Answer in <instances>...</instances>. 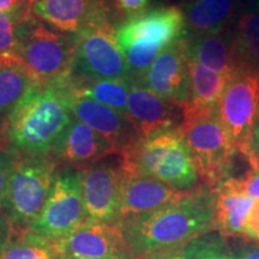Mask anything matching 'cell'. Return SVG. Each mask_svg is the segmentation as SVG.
Here are the masks:
<instances>
[{
  "mask_svg": "<svg viewBox=\"0 0 259 259\" xmlns=\"http://www.w3.org/2000/svg\"><path fill=\"white\" fill-rule=\"evenodd\" d=\"M213 190L200 185L179 202L116 222L130 259L176 250L215 231Z\"/></svg>",
  "mask_w": 259,
  "mask_h": 259,
  "instance_id": "6da1fadb",
  "label": "cell"
},
{
  "mask_svg": "<svg viewBox=\"0 0 259 259\" xmlns=\"http://www.w3.org/2000/svg\"><path fill=\"white\" fill-rule=\"evenodd\" d=\"M63 78L32 84L6 125L3 144L16 154L51 155L73 118Z\"/></svg>",
  "mask_w": 259,
  "mask_h": 259,
  "instance_id": "7a4b0ae2",
  "label": "cell"
},
{
  "mask_svg": "<svg viewBox=\"0 0 259 259\" xmlns=\"http://www.w3.org/2000/svg\"><path fill=\"white\" fill-rule=\"evenodd\" d=\"M199 180L209 189L231 178L238 145L220 118L218 107L184 105L180 125Z\"/></svg>",
  "mask_w": 259,
  "mask_h": 259,
  "instance_id": "3957f363",
  "label": "cell"
},
{
  "mask_svg": "<svg viewBox=\"0 0 259 259\" xmlns=\"http://www.w3.org/2000/svg\"><path fill=\"white\" fill-rule=\"evenodd\" d=\"M186 35L185 16L178 6L148 10L121 22L115 37L132 82L141 83L158 54Z\"/></svg>",
  "mask_w": 259,
  "mask_h": 259,
  "instance_id": "277c9868",
  "label": "cell"
},
{
  "mask_svg": "<svg viewBox=\"0 0 259 259\" xmlns=\"http://www.w3.org/2000/svg\"><path fill=\"white\" fill-rule=\"evenodd\" d=\"M119 156L125 174L154 178L180 191H192L200 186L180 128L139 138Z\"/></svg>",
  "mask_w": 259,
  "mask_h": 259,
  "instance_id": "5b68a950",
  "label": "cell"
},
{
  "mask_svg": "<svg viewBox=\"0 0 259 259\" xmlns=\"http://www.w3.org/2000/svg\"><path fill=\"white\" fill-rule=\"evenodd\" d=\"M18 56L34 83L46 85L63 78L72 65L76 36L28 16L16 25Z\"/></svg>",
  "mask_w": 259,
  "mask_h": 259,
  "instance_id": "8992f818",
  "label": "cell"
},
{
  "mask_svg": "<svg viewBox=\"0 0 259 259\" xmlns=\"http://www.w3.org/2000/svg\"><path fill=\"white\" fill-rule=\"evenodd\" d=\"M59 169L51 155L17 154L2 209L12 229H28L38 218Z\"/></svg>",
  "mask_w": 259,
  "mask_h": 259,
  "instance_id": "52a82bcc",
  "label": "cell"
},
{
  "mask_svg": "<svg viewBox=\"0 0 259 259\" xmlns=\"http://www.w3.org/2000/svg\"><path fill=\"white\" fill-rule=\"evenodd\" d=\"M118 15L102 17L76 34V48L70 74L83 79L131 80L128 67L116 42ZM132 82V80H131Z\"/></svg>",
  "mask_w": 259,
  "mask_h": 259,
  "instance_id": "ba28073f",
  "label": "cell"
},
{
  "mask_svg": "<svg viewBox=\"0 0 259 259\" xmlns=\"http://www.w3.org/2000/svg\"><path fill=\"white\" fill-rule=\"evenodd\" d=\"M85 219L80 170L60 168L44 209L28 229L56 242L70 234Z\"/></svg>",
  "mask_w": 259,
  "mask_h": 259,
  "instance_id": "9c48e42d",
  "label": "cell"
},
{
  "mask_svg": "<svg viewBox=\"0 0 259 259\" xmlns=\"http://www.w3.org/2000/svg\"><path fill=\"white\" fill-rule=\"evenodd\" d=\"M219 113L238 149L251 141L259 120V70L236 67L219 102Z\"/></svg>",
  "mask_w": 259,
  "mask_h": 259,
  "instance_id": "30bf717a",
  "label": "cell"
},
{
  "mask_svg": "<svg viewBox=\"0 0 259 259\" xmlns=\"http://www.w3.org/2000/svg\"><path fill=\"white\" fill-rule=\"evenodd\" d=\"M108 157L80 169L85 216L99 222L116 221L124 177L120 156Z\"/></svg>",
  "mask_w": 259,
  "mask_h": 259,
  "instance_id": "8fae6325",
  "label": "cell"
},
{
  "mask_svg": "<svg viewBox=\"0 0 259 259\" xmlns=\"http://www.w3.org/2000/svg\"><path fill=\"white\" fill-rule=\"evenodd\" d=\"M59 259L87 257L130 259L125 236L116 222H99L85 219L70 234L53 242Z\"/></svg>",
  "mask_w": 259,
  "mask_h": 259,
  "instance_id": "7c38bea8",
  "label": "cell"
},
{
  "mask_svg": "<svg viewBox=\"0 0 259 259\" xmlns=\"http://www.w3.org/2000/svg\"><path fill=\"white\" fill-rule=\"evenodd\" d=\"M187 35L158 54L139 84L167 101L190 102Z\"/></svg>",
  "mask_w": 259,
  "mask_h": 259,
  "instance_id": "4fadbf2b",
  "label": "cell"
},
{
  "mask_svg": "<svg viewBox=\"0 0 259 259\" xmlns=\"http://www.w3.org/2000/svg\"><path fill=\"white\" fill-rule=\"evenodd\" d=\"M126 116L139 138H147L179 128L184 116V105L161 99L142 84L132 82Z\"/></svg>",
  "mask_w": 259,
  "mask_h": 259,
  "instance_id": "5bb4252c",
  "label": "cell"
},
{
  "mask_svg": "<svg viewBox=\"0 0 259 259\" xmlns=\"http://www.w3.org/2000/svg\"><path fill=\"white\" fill-rule=\"evenodd\" d=\"M65 88L71 113L101 135L112 145L116 155L122 154L138 141V134L125 115L88 97L70 93L66 84Z\"/></svg>",
  "mask_w": 259,
  "mask_h": 259,
  "instance_id": "9a60e30c",
  "label": "cell"
},
{
  "mask_svg": "<svg viewBox=\"0 0 259 259\" xmlns=\"http://www.w3.org/2000/svg\"><path fill=\"white\" fill-rule=\"evenodd\" d=\"M112 155H116L112 145L74 115L51 153L60 168H73L77 170Z\"/></svg>",
  "mask_w": 259,
  "mask_h": 259,
  "instance_id": "2e32d148",
  "label": "cell"
},
{
  "mask_svg": "<svg viewBox=\"0 0 259 259\" xmlns=\"http://www.w3.org/2000/svg\"><path fill=\"white\" fill-rule=\"evenodd\" d=\"M190 192L191 191L174 189L154 178L124 173L115 222L155 211L168 204L179 202Z\"/></svg>",
  "mask_w": 259,
  "mask_h": 259,
  "instance_id": "e0dca14e",
  "label": "cell"
},
{
  "mask_svg": "<svg viewBox=\"0 0 259 259\" xmlns=\"http://www.w3.org/2000/svg\"><path fill=\"white\" fill-rule=\"evenodd\" d=\"M111 0H34L32 15L52 27L76 35L90 23L115 15ZM118 15V14H116Z\"/></svg>",
  "mask_w": 259,
  "mask_h": 259,
  "instance_id": "ac0fdd59",
  "label": "cell"
},
{
  "mask_svg": "<svg viewBox=\"0 0 259 259\" xmlns=\"http://www.w3.org/2000/svg\"><path fill=\"white\" fill-rule=\"evenodd\" d=\"M212 190L215 231L223 238L244 234V225L253 199L245 192L241 177L228 178Z\"/></svg>",
  "mask_w": 259,
  "mask_h": 259,
  "instance_id": "d6986e66",
  "label": "cell"
},
{
  "mask_svg": "<svg viewBox=\"0 0 259 259\" xmlns=\"http://www.w3.org/2000/svg\"><path fill=\"white\" fill-rule=\"evenodd\" d=\"M187 57L206 69L231 77L238 67L233 29L210 34L187 35Z\"/></svg>",
  "mask_w": 259,
  "mask_h": 259,
  "instance_id": "ffe728a7",
  "label": "cell"
},
{
  "mask_svg": "<svg viewBox=\"0 0 259 259\" xmlns=\"http://www.w3.org/2000/svg\"><path fill=\"white\" fill-rule=\"evenodd\" d=\"M189 36L228 29L235 14V0H190L183 9Z\"/></svg>",
  "mask_w": 259,
  "mask_h": 259,
  "instance_id": "44dd1931",
  "label": "cell"
},
{
  "mask_svg": "<svg viewBox=\"0 0 259 259\" xmlns=\"http://www.w3.org/2000/svg\"><path fill=\"white\" fill-rule=\"evenodd\" d=\"M64 80L70 93L85 96L122 115H127L128 94L132 84L130 79H83L71 76L69 72Z\"/></svg>",
  "mask_w": 259,
  "mask_h": 259,
  "instance_id": "7402d4cb",
  "label": "cell"
},
{
  "mask_svg": "<svg viewBox=\"0 0 259 259\" xmlns=\"http://www.w3.org/2000/svg\"><path fill=\"white\" fill-rule=\"evenodd\" d=\"M32 84L34 80L24 66L0 64V144L12 113Z\"/></svg>",
  "mask_w": 259,
  "mask_h": 259,
  "instance_id": "603a6c76",
  "label": "cell"
},
{
  "mask_svg": "<svg viewBox=\"0 0 259 259\" xmlns=\"http://www.w3.org/2000/svg\"><path fill=\"white\" fill-rule=\"evenodd\" d=\"M190 103L197 107H218L229 77L213 72L189 58Z\"/></svg>",
  "mask_w": 259,
  "mask_h": 259,
  "instance_id": "cb8c5ba5",
  "label": "cell"
},
{
  "mask_svg": "<svg viewBox=\"0 0 259 259\" xmlns=\"http://www.w3.org/2000/svg\"><path fill=\"white\" fill-rule=\"evenodd\" d=\"M236 65L259 70V10L245 12L233 29Z\"/></svg>",
  "mask_w": 259,
  "mask_h": 259,
  "instance_id": "d4e9b609",
  "label": "cell"
},
{
  "mask_svg": "<svg viewBox=\"0 0 259 259\" xmlns=\"http://www.w3.org/2000/svg\"><path fill=\"white\" fill-rule=\"evenodd\" d=\"M0 259H59V257L54 250L53 242L29 229H12Z\"/></svg>",
  "mask_w": 259,
  "mask_h": 259,
  "instance_id": "484cf974",
  "label": "cell"
},
{
  "mask_svg": "<svg viewBox=\"0 0 259 259\" xmlns=\"http://www.w3.org/2000/svg\"><path fill=\"white\" fill-rule=\"evenodd\" d=\"M239 155H241L248 164L247 170L244 177H241L245 192L252 199H259V151L252 139L239 148Z\"/></svg>",
  "mask_w": 259,
  "mask_h": 259,
  "instance_id": "4316f807",
  "label": "cell"
},
{
  "mask_svg": "<svg viewBox=\"0 0 259 259\" xmlns=\"http://www.w3.org/2000/svg\"><path fill=\"white\" fill-rule=\"evenodd\" d=\"M0 64H21L16 24L9 16L0 14Z\"/></svg>",
  "mask_w": 259,
  "mask_h": 259,
  "instance_id": "83f0119b",
  "label": "cell"
},
{
  "mask_svg": "<svg viewBox=\"0 0 259 259\" xmlns=\"http://www.w3.org/2000/svg\"><path fill=\"white\" fill-rule=\"evenodd\" d=\"M226 247L223 236L218 232L209 233L186 246V259H208L213 252Z\"/></svg>",
  "mask_w": 259,
  "mask_h": 259,
  "instance_id": "f1b7e54d",
  "label": "cell"
},
{
  "mask_svg": "<svg viewBox=\"0 0 259 259\" xmlns=\"http://www.w3.org/2000/svg\"><path fill=\"white\" fill-rule=\"evenodd\" d=\"M16 160H17V154L5 144H0V211L3 209L10 177L15 167Z\"/></svg>",
  "mask_w": 259,
  "mask_h": 259,
  "instance_id": "f546056e",
  "label": "cell"
},
{
  "mask_svg": "<svg viewBox=\"0 0 259 259\" xmlns=\"http://www.w3.org/2000/svg\"><path fill=\"white\" fill-rule=\"evenodd\" d=\"M34 0H0V14L9 16L17 25L32 14Z\"/></svg>",
  "mask_w": 259,
  "mask_h": 259,
  "instance_id": "4dcf8cb0",
  "label": "cell"
},
{
  "mask_svg": "<svg viewBox=\"0 0 259 259\" xmlns=\"http://www.w3.org/2000/svg\"><path fill=\"white\" fill-rule=\"evenodd\" d=\"M150 0H114V8L121 22L135 18L148 11Z\"/></svg>",
  "mask_w": 259,
  "mask_h": 259,
  "instance_id": "1f68e13d",
  "label": "cell"
},
{
  "mask_svg": "<svg viewBox=\"0 0 259 259\" xmlns=\"http://www.w3.org/2000/svg\"><path fill=\"white\" fill-rule=\"evenodd\" d=\"M244 235L254 240L259 235V199L253 200L244 225Z\"/></svg>",
  "mask_w": 259,
  "mask_h": 259,
  "instance_id": "d6a6232c",
  "label": "cell"
},
{
  "mask_svg": "<svg viewBox=\"0 0 259 259\" xmlns=\"http://www.w3.org/2000/svg\"><path fill=\"white\" fill-rule=\"evenodd\" d=\"M186 246H184V247L181 248H176V250L156 252V253L144 255V257L139 259H186V255H187Z\"/></svg>",
  "mask_w": 259,
  "mask_h": 259,
  "instance_id": "836d02e7",
  "label": "cell"
},
{
  "mask_svg": "<svg viewBox=\"0 0 259 259\" xmlns=\"http://www.w3.org/2000/svg\"><path fill=\"white\" fill-rule=\"evenodd\" d=\"M11 223L3 211H0V255L4 251L6 244H8L10 235H11Z\"/></svg>",
  "mask_w": 259,
  "mask_h": 259,
  "instance_id": "e575fe53",
  "label": "cell"
},
{
  "mask_svg": "<svg viewBox=\"0 0 259 259\" xmlns=\"http://www.w3.org/2000/svg\"><path fill=\"white\" fill-rule=\"evenodd\" d=\"M236 259H259V245L245 247L240 251Z\"/></svg>",
  "mask_w": 259,
  "mask_h": 259,
  "instance_id": "d590c367",
  "label": "cell"
},
{
  "mask_svg": "<svg viewBox=\"0 0 259 259\" xmlns=\"http://www.w3.org/2000/svg\"><path fill=\"white\" fill-rule=\"evenodd\" d=\"M208 259H236L235 257H232V255L226 253V247L221 248V250L213 252V253L210 255Z\"/></svg>",
  "mask_w": 259,
  "mask_h": 259,
  "instance_id": "8d00e7d4",
  "label": "cell"
},
{
  "mask_svg": "<svg viewBox=\"0 0 259 259\" xmlns=\"http://www.w3.org/2000/svg\"><path fill=\"white\" fill-rule=\"evenodd\" d=\"M252 141H253L255 148H257V150L259 151V120L254 126L253 132H252Z\"/></svg>",
  "mask_w": 259,
  "mask_h": 259,
  "instance_id": "74e56055",
  "label": "cell"
},
{
  "mask_svg": "<svg viewBox=\"0 0 259 259\" xmlns=\"http://www.w3.org/2000/svg\"><path fill=\"white\" fill-rule=\"evenodd\" d=\"M64 259H103V258H87V257H67Z\"/></svg>",
  "mask_w": 259,
  "mask_h": 259,
  "instance_id": "f35d334b",
  "label": "cell"
},
{
  "mask_svg": "<svg viewBox=\"0 0 259 259\" xmlns=\"http://www.w3.org/2000/svg\"><path fill=\"white\" fill-rule=\"evenodd\" d=\"M254 240H255V241H258V242H259V235L257 236V238H255V239H254Z\"/></svg>",
  "mask_w": 259,
  "mask_h": 259,
  "instance_id": "ab89813d",
  "label": "cell"
}]
</instances>
